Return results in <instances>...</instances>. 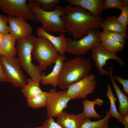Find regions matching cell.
Returning <instances> with one entry per match:
<instances>
[{
  "label": "cell",
  "instance_id": "cell-27",
  "mask_svg": "<svg viewBox=\"0 0 128 128\" xmlns=\"http://www.w3.org/2000/svg\"><path fill=\"white\" fill-rule=\"evenodd\" d=\"M38 4L44 10H50L58 4L59 0H30Z\"/></svg>",
  "mask_w": 128,
  "mask_h": 128
},
{
  "label": "cell",
  "instance_id": "cell-14",
  "mask_svg": "<svg viewBox=\"0 0 128 128\" xmlns=\"http://www.w3.org/2000/svg\"><path fill=\"white\" fill-rule=\"evenodd\" d=\"M57 117V122L63 128H80L85 119L82 113L75 115L62 112Z\"/></svg>",
  "mask_w": 128,
  "mask_h": 128
},
{
  "label": "cell",
  "instance_id": "cell-12",
  "mask_svg": "<svg viewBox=\"0 0 128 128\" xmlns=\"http://www.w3.org/2000/svg\"><path fill=\"white\" fill-rule=\"evenodd\" d=\"M8 22L9 33L16 40L32 33V27L25 19L8 16Z\"/></svg>",
  "mask_w": 128,
  "mask_h": 128
},
{
  "label": "cell",
  "instance_id": "cell-30",
  "mask_svg": "<svg viewBox=\"0 0 128 128\" xmlns=\"http://www.w3.org/2000/svg\"><path fill=\"white\" fill-rule=\"evenodd\" d=\"M121 14L117 17L119 22L123 25L128 27V7L123 6L120 9Z\"/></svg>",
  "mask_w": 128,
  "mask_h": 128
},
{
  "label": "cell",
  "instance_id": "cell-34",
  "mask_svg": "<svg viewBox=\"0 0 128 128\" xmlns=\"http://www.w3.org/2000/svg\"><path fill=\"white\" fill-rule=\"evenodd\" d=\"M123 125L128 126V114L122 117L121 122Z\"/></svg>",
  "mask_w": 128,
  "mask_h": 128
},
{
  "label": "cell",
  "instance_id": "cell-36",
  "mask_svg": "<svg viewBox=\"0 0 128 128\" xmlns=\"http://www.w3.org/2000/svg\"><path fill=\"white\" fill-rule=\"evenodd\" d=\"M4 35L0 32V47L1 45L2 40L4 37Z\"/></svg>",
  "mask_w": 128,
  "mask_h": 128
},
{
  "label": "cell",
  "instance_id": "cell-21",
  "mask_svg": "<svg viewBox=\"0 0 128 128\" xmlns=\"http://www.w3.org/2000/svg\"><path fill=\"white\" fill-rule=\"evenodd\" d=\"M21 91L26 98L40 95L44 92L40 87L39 82L35 81L31 78L27 79L26 84L21 88Z\"/></svg>",
  "mask_w": 128,
  "mask_h": 128
},
{
  "label": "cell",
  "instance_id": "cell-39",
  "mask_svg": "<svg viewBox=\"0 0 128 128\" xmlns=\"http://www.w3.org/2000/svg\"><path fill=\"white\" fill-rule=\"evenodd\" d=\"M124 128H128V126H125Z\"/></svg>",
  "mask_w": 128,
  "mask_h": 128
},
{
  "label": "cell",
  "instance_id": "cell-35",
  "mask_svg": "<svg viewBox=\"0 0 128 128\" xmlns=\"http://www.w3.org/2000/svg\"><path fill=\"white\" fill-rule=\"evenodd\" d=\"M123 6L128 7V0H121Z\"/></svg>",
  "mask_w": 128,
  "mask_h": 128
},
{
  "label": "cell",
  "instance_id": "cell-4",
  "mask_svg": "<svg viewBox=\"0 0 128 128\" xmlns=\"http://www.w3.org/2000/svg\"><path fill=\"white\" fill-rule=\"evenodd\" d=\"M28 1V5L46 32L49 33L52 32L60 33L67 32L60 17L63 14V7L56 6L53 10L47 11L37 3L30 0Z\"/></svg>",
  "mask_w": 128,
  "mask_h": 128
},
{
  "label": "cell",
  "instance_id": "cell-6",
  "mask_svg": "<svg viewBox=\"0 0 128 128\" xmlns=\"http://www.w3.org/2000/svg\"><path fill=\"white\" fill-rule=\"evenodd\" d=\"M100 32L99 28H96L90 30L85 37L79 40L66 38L67 52L78 56L87 54L91 48L100 44Z\"/></svg>",
  "mask_w": 128,
  "mask_h": 128
},
{
  "label": "cell",
  "instance_id": "cell-18",
  "mask_svg": "<svg viewBox=\"0 0 128 128\" xmlns=\"http://www.w3.org/2000/svg\"><path fill=\"white\" fill-rule=\"evenodd\" d=\"M16 39L11 34L4 35L0 47V55L6 57L15 56L17 54L15 44Z\"/></svg>",
  "mask_w": 128,
  "mask_h": 128
},
{
  "label": "cell",
  "instance_id": "cell-11",
  "mask_svg": "<svg viewBox=\"0 0 128 128\" xmlns=\"http://www.w3.org/2000/svg\"><path fill=\"white\" fill-rule=\"evenodd\" d=\"M91 58L94 61L95 65L100 74L102 75L109 76V71L103 68L106 64L107 60L113 59L117 62L121 66H125V63L122 59L116 54L111 53L106 50L100 44L92 48Z\"/></svg>",
  "mask_w": 128,
  "mask_h": 128
},
{
  "label": "cell",
  "instance_id": "cell-2",
  "mask_svg": "<svg viewBox=\"0 0 128 128\" xmlns=\"http://www.w3.org/2000/svg\"><path fill=\"white\" fill-rule=\"evenodd\" d=\"M90 60L78 57L64 61L58 77L57 86L66 89L71 84L88 75L91 69Z\"/></svg>",
  "mask_w": 128,
  "mask_h": 128
},
{
  "label": "cell",
  "instance_id": "cell-5",
  "mask_svg": "<svg viewBox=\"0 0 128 128\" xmlns=\"http://www.w3.org/2000/svg\"><path fill=\"white\" fill-rule=\"evenodd\" d=\"M32 54L42 70L55 63L60 55L52 43L47 38L39 36L33 47Z\"/></svg>",
  "mask_w": 128,
  "mask_h": 128
},
{
  "label": "cell",
  "instance_id": "cell-40",
  "mask_svg": "<svg viewBox=\"0 0 128 128\" xmlns=\"http://www.w3.org/2000/svg\"><path fill=\"white\" fill-rule=\"evenodd\" d=\"M114 128H119L117 127H115Z\"/></svg>",
  "mask_w": 128,
  "mask_h": 128
},
{
  "label": "cell",
  "instance_id": "cell-20",
  "mask_svg": "<svg viewBox=\"0 0 128 128\" xmlns=\"http://www.w3.org/2000/svg\"><path fill=\"white\" fill-rule=\"evenodd\" d=\"M103 99L97 98L92 101H88L87 99L82 101L83 106L82 113L85 118L92 117L99 119L101 117V116L95 111L94 106L96 104L99 106L103 104Z\"/></svg>",
  "mask_w": 128,
  "mask_h": 128
},
{
  "label": "cell",
  "instance_id": "cell-15",
  "mask_svg": "<svg viewBox=\"0 0 128 128\" xmlns=\"http://www.w3.org/2000/svg\"><path fill=\"white\" fill-rule=\"evenodd\" d=\"M58 36H55L46 32L42 27H39L36 34L39 36H43L47 39L55 46L60 55L64 56L67 52L66 38L64 33H60Z\"/></svg>",
  "mask_w": 128,
  "mask_h": 128
},
{
  "label": "cell",
  "instance_id": "cell-9",
  "mask_svg": "<svg viewBox=\"0 0 128 128\" xmlns=\"http://www.w3.org/2000/svg\"><path fill=\"white\" fill-rule=\"evenodd\" d=\"M66 89L58 91L55 88L48 92L46 104L47 115L48 117L57 116L66 108L71 98L67 95Z\"/></svg>",
  "mask_w": 128,
  "mask_h": 128
},
{
  "label": "cell",
  "instance_id": "cell-10",
  "mask_svg": "<svg viewBox=\"0 0 128 128\" xmlns=\"http://www.w3.org/2000/svg\"><path fill=\"white\" fill-rule=\"evenodd\" d=\"M96 78L93 73L88 75L70 85L67 89V94L71 99H87V95L93 92L96 88Z\"/></svg>",
  "mask_w": 128,
  "mask_h": 128
},
{
  "label": "cell",
  "instance_id": "cell-24",
  "mask_svg": "<svg viewBox=\"0 0 128 128\" xmlns=\"http://www.w3.org/2000/svg\"><path fill=\"white\" fill-rule=\"evenodd\" d=\"M111 117L108 111L103 119L98 121H92L89 118H85L80 128H102L108 123Z\"/></svg>",
  "mask_w": 128,
  "mask_h": 128
},
{
  "label": "cell",
  "instance_id": "cell-33",
  "mask_svg": "<svg viewBox=\"0 0 128 128\" xmlns=\"http://www.w3.org/2000/svg\"><path fill=\"white\" fill-rule=\"evenodd\" d=\"M0 82H9L0 61Z\"/></svg>",
  "mask_w": 128,
  "mask_h": 128
},
{
  "label": "cell",
  "instance_id": "cell-32",
  "mask_svg": "<svg viewBox=\"0 0 128 128\" xmlns=\"http://www.w3.org/2000/svg\"><path fill=\"white\" fill-rule=\"evenodd\" d=\"M113 77L114 80L118 81L122 84L123 88L122 91L128 95V79H124L119 75H113Z\"/></svg>",
  "mask_w": 128,
  "mask_h": 128
},
{
  "label": "cell",
  "instance_id": "cell-8",
  "mask_svg": "<svg viewBox=\"0 0 128 128\" xmlns=\"http://www.w3.org/2000/svg\"><path fill=\"white\" fill-rule=\"evenodd\" d=\"M0 61L9 82L14 87L21 88L26 84L27 78L17 58L0 55Z\"/></svg>",
  "mask_w": 128,
  "mask_h": 128
},
{
  "label": "cell",
  "instance_id": "cell-23",
  "mask_svg": "<svg viewBox=\"0 0 128 128\" xmlns=\"http://www.w3.org/2000/svg\"><path fill=\"white\" fill-rule=\"evenodd\" d=\"M48 92L44 91L42 94L31 98H27L28 106L35 109L46 106Z\"/></svg>",
  "mask_w": 128,
  "mask_h": 128
},
{
  "label": "cell",
  "instance_id": "cell-19",
  "mask_svg": "<svg viewBox=\"0 0 128 128\" xmlns=\"http://www.w3.org/2000/svg\"><path fill=\"white\" fill-rule=\"evenodd\" d=\"M117 18L115 16H107L101 23V27L104 31L126 33L128 27H126L121 24L118 21Z\"/></svg>",
  "mask_w": 128,
  "mask_h": 128
},
{
  "label": "cell",
  "instance_id": "cell-7",
  "mask_svg": "<svg viewBox=\"0 0 128 128\" xmlns=\"http://www.w3.org/2000/svg\"><path fill=\"white\" fill-rule=\"evenodd\" d=\"M26 0H0V9L9 16L39 22Z\"/></svg>",
  "mask_w": 128,
  "mask_h": 128
},
{
  "label": "cell",
  "instance_id": "cell-38",
  "mask_svg": "<svg viewBox=\"0 0 128 128\" xmlns=\"http://www.w3.org/2000/svg\"><path fill=\"white\" fill-rule=\"evenodd\" d=\"M34 128H43V127L42 126H41V127H37Z\"/></svg>",
  "mask_w": 128,
  "mask_h": 128
},
{
  "label": "cell",
  "instance_id": "cell-26",
  "mask_svg": "<svg viewBox=\"0 0 128 128\" xmlns=\"http://www.w3.org/2000/svg\"><path fill=\"white\" fill-rule=\"evenodd\" d=\"M100 36L101 40L109 39L118 41L124 44L128 38L126 33H120L104 30L100 32Z\"/></svg>",
  "mask_w": 128,
  "mask_h": 128
},
{
  "label": "cell",
  "instance_id": "cell-28",
  "mask_svg": "<svg viewBox=\"0 0 128 128\" xmlns=\"http://www.w3.org/2000/svg\"><path fill=\"white\" fill-rule=\"evenodd\" d=\"M123 6L121 0H104L103 10L111 8L120 9Z\"/></svg>",
  "mask_w": 128,
  "mask_h": 128
},
{
  "label": "cell",
  "instance_id": "cell-16",
  "mask_svg": "<svg viewBox=\"0 0 128 128\" xmlns=\"http://www.w3.org/2000/svg\"><path fill=\"white\" fill-rule=\"evenodd\" d=\"M64 56L59 55L55 63L51 72L45 75L44 73H42L41 81L42 85H50L54 88L57 86L58 78L63 63L66 59Z\"/></svg>",
  "mask_w": 128,
  "mask_h": 128
},
{
  "label": "cell",
  "instance_id": "cell-37",
  "mask_svg": "<svg viewBox=\"0 0 128 128\" xmlns=\"http://www.w3.org/2000/svg\"><path fill=\"white\" fill-rule=\"evenodd\" d=\"M102 128H109L108 123L105 126Z\"/></svg>",
  "mask_w": 128,
  "mask_h": 128
},
{
  "label": "cell",
  "instance_id": "cell-13",
  "mask_svg": "<svg viewBox=\"0 0 128 128\" xmlns=\"http://www.w3.org/2000/svg\"><path fill=\"white\" fill-rule=\"evenodd\" d=\"M69 4L85 9L96 18L101 17L104 0H67Z\"/></svg>",
  "mask_w": 128,
  "mask_h": 128
},
{
  "label": "cell",
  "instance_id": "cell-25",
  "mask_svg": "<svg viewBox=\"0 0 128 128\" xmlns=\"http://www.w3.org/2000/svg\"><path fill=\"white\" fill-rule=\"evenodd\" d=\"M107 92L106 96L109 98L110 101V108L109 111L111 117L116 118L119 122L121 123L122 117L118 111L115 105V102L117 98L113 94L111 87L109 83L107 84Z\"/></svg>",
  "mask_w": 128,
  "mask_h": 128
},
{
  "label": "cell",
  "instance_id": "cell-17",
  "mask_svg": "<svg viewBox=\"0 0 128 128\" xmlns=\"http://www.w3.org/2000/svg\"><path fill=\"white\" fill-rule=\"evenodd\" d=\"M113 68L112 66L110 67L109 69V76L112 84L113 87L118 97L119 102V112L122 117L128 114V98L120 90L119 86L116 83L114 79L113 75Z\"/></svg>",
  "mask_w": 128,
  "mask_h": 128
},
{
  "label": "cell",
  "instance_id": "cell-31",
  "mask_svg": "<svg viewBox=\"0 0 128 128\" xmlns=\"http://www.w3.org/2000/svg\"><path fill=\"white\" fill-rule=\"evenodd\" d=\"M42 126L43 128H63L51 117H48L44 121Z\"/></svg>",
  "mask_w": 128,
  "mask_h": 128
},
{
  "label": "cell",
  "instance_id": "cell-29",
  "mask_svg": "<svg viewBox=\"0 0 128 128\" xmlns=\"http://www.w3.org/2000/svg\"><path fill=\"white\" fill-rule=\"evenodd\" d=\"M8 20V16L0 14V32L4 35L9 34Z\"/></svg>",
  "mask_w": 128,
  "mask_h": 128
},
{
  "label": "cell",
  "instance_id": "cell-3",
  "mask_svg": "<svg viewBox=\"0 0 128 128\" xmlns=\"http://www.w3.org/2000/svg\"><path fill=\"white\" fill-rule=\"evenodd\" d=\"M37 38L32 35L16 40L17 59L21 67L33 80L40 82L42 70L39 65L32 61V54Z\"/></svg>",
  "mask_w": 128,
  "mask_h": 128
},
{
  "label": "cell",
  "instance_id": "cell-1",
  "mask_svg": "<svg viewBox=\"0 0 128 128\" xmlns=\"http://www.w3.org/2000/svg\"><path fill=\"white\" fill-rule=\"evenodd\" d=\"M61 18L67 32L72 34L73 39L86 35L91 29L101 27L102 18L94 16L87 10L77 6L69 4L63 7Z\"/></svg>",
  "mask_w": 128,
  "mask_h": 128
},
{
  "label": "cell",
  "instance_id": "cell-22",
  "mask_svg": "<svg viewBox=\"0 0 128 128\" xmlns=\"http://www.w3.org/2000/svg\"><path fill=\"white\" fill-rule=\"evenodd\" d=\"M100 44L108 51L116 54L121 52L125 47V44L118 41L109 39L101 40Z\"/></svg>",
  "mask_w": 128,
  "mask_h": 128
}]
</instances>
